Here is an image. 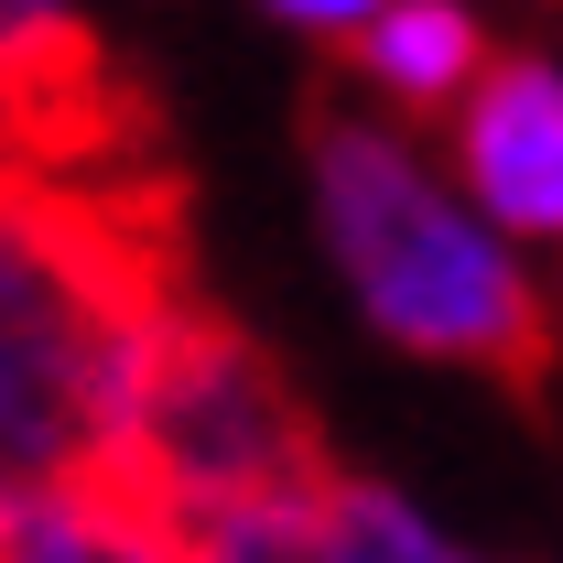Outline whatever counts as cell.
Returning <instances> with one entry per match:
<instances>
[{
	"label": "cell",
	"instance_id": "cell-1",
	"mask_svg": "<svg viewBox=\"0 0 563 563\" xmlns=\"http://www.w3.org/2000/svg\"><path fill=\"white\" fill-rule=\"evenodd\" d=\"M196 292L174 163H0V498L131 466L163 314Z\"/></svg>",
	"mask_w": 563,
	"mask_h": 563
},
{
	"label": "cell",
	"instance_id": "cell-2",
	"mask_svg": "<svg viewBox=\"0 0 563 563\" xmlns=\"http://www.w3.org/2000/svg\"><path fill=\"white\" fill-rule=\"evenodd\" d=\"M303 163H314V228L347 272L357 314L412 357L477 368L509 401H553L563 325L542 282L498 250V228L466 196L422 174V152L357 109H303Z\"/></svg>",
	"mask_w": 563,
	"mask_h": 563
},
{
	"label": "cell",
	"instance_id": "cell-3",
	"mask_svg": "<svg viewBox=\"0 0 563 563\" xmlns=\"http://www.w3.org/2000/svg\"><path fill=\"white\" fill-rule=\"evenodd\" d=\"M131 488H152L174 520H217L250 498H303L336 477L325 433L303 412L292 368H282L239 314H217L207 292H185L152 336L141 368V412H131Z\"/></svg>",
	"mask_w": 563,
	"mask_h": 563
},
{
	"label": "cell",
	"instance_id": "cell-4",
	"mask_svg": "<svg viewBox=\"0 0 563 563\" xmlns=\"http://www.w3.org/2000/svg\"><path fill=\"white\" fill-rule=\"evenodd\" d=\"M455 185L498 239H563V66L488 55L455 98Z\"/></svg>",
	"mask_w": 563,
	"mask_h": 563
},
{
	"label": "cell",
	"instance_id": "cell-5",
	"mask_svg": "<svg viewBox=\"0 0 563 563\" xmlns=\"http://www.w3.org/2000/svg\"><path fill=\"white\" fill-rule=\"evenodd\" d=\"M0 563H196L185 520L131 477H87V488L0 498Z\"/></svg>",
	"mask_w": 563,
	"mask_h": 563
},
{
	"label": "cell",
	"instance_id": "cell-6",
	"mask_svg": "<svg viewBox=\"0 0 563 563\" xmlns=\"http://www.w3.org/2000/svg\"><path fill=\"white\" fill-rule=\"evenodd\" d=\"M336 55H347L401 120H455V98L488 76V33H477L466 0H390L379 22H357Z\"/></svg>",
	"mask_w": 563,
	"mask_h": 563
},
{
	"label": "cell",
	"instance_id": "cell-7",
	"mask_svg": "<svg viewBox=\"0 0 563 563\" xmlns=\"http://www.w3.org/2000/svg\"><path fill=\"white\" fill-rule=\"evenodd\" d=\"M325 488H336V477H325ZM325 488L185 520V553H196V563H347V553H336V520H325Z\"/></svg>",
	"mask_w": 563,
	"mask_h": 563
},
{
	"label": "cell",
	"instance_id": "cell-8",
	"mask_svg": "<svg viewBox=\"0 0 563 563\" xmlns=\"http://www.w3.org/2000/svg\"><path fill=\"white\" fill-rule=\"evenodd\" d=\"M325 520H336V553H347V563H477L455 531H433L401 488L347 477V466H336V488H325Z\"/></svg>",
	"mask_w": 563,
	"mask_h": 563
},
{
	"label": "cell",
	"instance_id": "cell-9",
	"mask_svg": "<svg viewBox=\"0 0 563 563\" xmlns=\"http://www.w3.org/2000/svg\"><path fill=\"white\" fill-rule=\"evenodd\" d=\"M272 11L292 22V33H314V44H347L357 22H379L390 0H272Z\"/></svg>",
	"mask_w": 563,
	"mask_h": 563
}]
</instances>
